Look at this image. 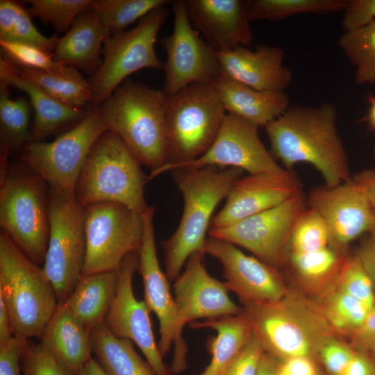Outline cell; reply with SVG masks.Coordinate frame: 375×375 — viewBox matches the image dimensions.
Instances as JSON below:
<instances>
[{
	"mask_svg": "<svg viewBox=\"0 0 375 375\" xmlns=\"http://www.w3.org/2000/svg\"><path fill=\"white\" fill-rule=\"evenodd\" d=\"M106 131L99 106L92 108L81 121L53 141L29 142L19 158L47 183L50 190L75 197L78 180L87 158Z\"/></svg>",
	"mask_w": 375,
	"mask_h": 375,
	"instance_id": "9c48e42d",
	"label": "cell"
},
{
	"mask_svg": "<svg viewBox=\"0 0 375 375\" xmlns=\"http://www.w3.org/2000/svg\"><path fill=\"white\" fill-rule=\"evenodd\" d=\"M373 375H375V360H374V369Z\"/></svg>",
	"mask_w": 375,
	"mask_h": 375,
	"instance_id": "6125c7cd",
	"label": "cell"
},
{
	"mask_svg": "<svg viewBox=\"0 0 375 375\" xmlns=\"http://www.w3.org/2000/svg\"><path fill=\"white\" fill-rule=\"evenodd\" d=\"M319 375H320V374H319Z\"/></svg>",
	"mask_w": 375,
	"mask_h": 375,
	"instance_id": "e7e4bbea",
	"label": "cell"
},
{
	"mask_svg": "<svg viewBox=\"0 0 375 375\" xmlns=\"http://www.w3.org/2000/svg\"><path fill=\"white\" fill-rule=\"evenodd\" d=\"M347 258L344 251L329 246L312 252L288 253L285 262L304 283L320 285L335 282Z\"/></svg>",
	"mask_w": 375,
	"mask_h": 375,
	"instance_id": "d6a6232c",
	"label": "cell"
},
{
	"mask_svg": "<svg viewBox=\"0 0 375 375\" xmlns=\"http://www.w3.org/2000/svg\"><path fill=\"white\" fill-rule=\"evenodd\" d=\"M50 232L43 270L58 303H64L82 276L86 244L84 206L76 197L49 189Z\"/></svg>",
	"mask_w": 375,
	"mask_h": 375,
	"instance_id": "7c38bea8",
	"label": "cell"
},
{
	"mask_svg": "<svg viewBox=\"0 0 375 375\" xmlns=\"http://www.w3.org/2000/svg\"><path fill=\"white\" fill-rule=\"evenodd\" d=\"M85 257L82 276L117 270L142 242V215L119 203L84 206Z\"/></svg>",
	"mask_w": 375,
	"mask_h": 375,
	"instance_id": "8fae6325",
	"label": "cell"
},
{
	"mask_svg": "<svg viewBox=\"0 0 375 375\" xmlns=\"http://www.w3.org/2000/svg\"><path fill=\"white\" fill-rule=\"evenodd\" d=\"M92 331L58 303L39 343L69 375H78L92 358Z\"/></svg>",
	"mask_w": 375,
	"mask_h": 375,
	"instance_id": "d4e9b609",
	"label": "cell"
},
{
	"mask_svg": "<svg viewBox=\"0 0 375 375\" xmlns=\"http://www.w3.org/2000/svg\"><path fill=\"white\" fill-rule=\"evenodd\" d=\"M192 326L210 328L217 333L210 343V362L198 375H224L253 333L243 311L235 315L194 322Z\"/></svg>",
	"mask_w": 375,
	"mask_h": 375,
	"instance_id": "f1b7e54d",
	"label": "cell"
},
{
	"mask_svg": "<svg viewBox=\"0 0 375 375\" xmlns=\"http://www.w3.org/2000/svg\"><path fill=\"white\" fill-rule=\"evenodd\" d=\"M172 33L161 40L167 54L163 92L171 96L194 83L210 85L220 73L215 51L191 25L184 0L172 1Z\"/></svg>",
	"mask_w": 375,
	"mask_h": 375,
	"instance_id": "9a60e30c",
	"label": "cell"
},
{
	"mask_svg": "<svg viewBox=\"0 0 375 375\" xmlns=\"http://www.w3.org/2000/svg\"><path fill=\"white\" fill-rule=\"evenodd\" d=\"M374 20L375 0H348L342 19L344 31L365 26Z\"/></svg>",
	"mask_w": 375,
	"mask_h": 375,
	"instance_id": "bcb514c9",
	"label": "cell"
},
{
	"mask_svg": "<svg viewBox=\"0 0 375 375\" xmlns=\"http://www.w3.org/2000/svg\"><path fill=\"white\" fill-rule=\"evenodd\" d=\"M78 375H108L97 360L92 358Z\"/></svg>",
	"mask_w": 375,
	"mask_h": 375,
	"instance_id": "9f6ffc18",
	"label": "cell"
},
{
	"mask_svg": "<svg viewBox=\"0 0 375 375\" xmlns=\"http://www.w3.org/2000/svg\"><path fill=\"white\" fill-rule=\"evenodd\" d=\"M203 256L201 253L192 254L174 283V297L183 327L198 319H212L243 311L230 298L224 282L208 273Z\"/></svg>",
	"mask_w": 375,
	"mask_h": 375,
	"instance_id": "44dd1931",
	"label": "cell"
},
{
	"mask_svg": "<svg viewBox=\"0 0 375 375\" xmlns=\"http://www.w3.org/2000/svg\"><path fill=\"white\" fill-rule=\"evenodd\" d=\"M374 157H375V146L374 147ZM374 170H375V169H374Z\"/></svg>",
	"mask_w": 375,
	"mask_h": 375,
	"instance_id": "be15d7a7",
	"label": "cell"
},
{
	"mask_svg": "<svg viewBox=\"0 0 375 375\" xmlns=\"http://www.w3.org/2000/svg\"><path fill=\"white\" fill-rule=\"evenodd\" d=\"M93 0H28L31 17H36L44 25L50 24L56 32L66 33L76 18L90 9Z\"/></svg>",
	"mask_w": 375,
	"mask_h": 375,
	"instance_id": "ab89813d",
	"label": "cell"
},
{
	"mask_svg": "<svg viewBox=\"0 0 375 375\" xmlns=\"http://www.w3.org/2000/svg\"><path fill=\"white\" fill-rule=\"evenodd\" d=\"M279 365H280V364H279ZM276 375H287V374H285V373L282 372L279 369V366H278V369Z\"/></svg>",
	"mask_w": 375,
	"mask_h": 375,
	"instance_id": "94428289",
	"label": "cell"
},
{
	"mask_svg": "<svg viewBox=\"0 0 375 375\" xmlns=\"http://www.w3.org/2000/svg\"><path fill=\"white\" fill-rule=\"evenodd\" d=\"M0 84L21 90L29 97L34 110L32 141L43 140L69 125H76L88 112L69 106L55 99L23 77L19 67L2 55L0 58Z\"/></svg>",
	"mask_w": 375,
	"mask_h": 375,
	"instance_id": "cb8c5ba5",
	"label": "cell"
},
{
	"mask_svg": "<svg viewBox=\"0 0 375 375\" xmlns=\"http://www.w3.org/2000/svg\"><path fill=\"white\" fill-rule=\"evenodd\" d=\"M0 298L8 310L13 336L40 339L58 305L42 267L0 232Z\"/></svg>",
	"mask_w": 375,
	"mask_h": 375,
	"instance_id": "5b68a950",
	"label": "cell"
},
{
	"mask_svg": "<svg viewBox=\"0 0 375 375\" xmlns=\"http://www.w3.org/2000/svg\"><path fill=\"white\" fill-rule=\"evenodd\" d=\"M217 55L223 74L255 90L283 92L292 82V73L283 65L284 51L278 47L261 44L251 51L239 46Z\"/></svg>",
	"mask_w": 375,
	"mask_h": 375,
	"instance_id": "603a6c76",
	"label": "cell"
},
{
	"mask_svg": "<svg viewBox=\"0 0 375 375\" xmlns=\"http://www.w3.org/2000/svg\"><path fill=\"white\" fill-rule=\"evenodd\" d=\"M338 44L356 67V83L375 84V20L365 26L344 31Z\"/></svg>",
	"mask_w": 375,
	"mask_h": 375,
	"instance_id": "e575fe53",
	"label": "cell"
},
{
	"mask_svg": "<svg viewBox=\"0 0 375 375\" xmlns=\"http://www.w3.org/2000/svg\"><path fill=\"white\" fill-rule=\"evenodd\" d=\"M28 340L12 336L0 344V375H23L22 353Z\"/></svg>",
	"mask_w": 375,
	"mask_h": 375,
	"instance_id": "7dc6e473",
	"label": "cell"
},
{
	"mask_svg": "<svg viewBox=\"0 0 375 375\" xmlns=\"http://www.w3.org/2000/svg\"><path fill=\"white\" fill-rule=\"evenodd\" d=\"M138 267V251H134L126 256L117 269V291L104 324L115 336L134 342L156 375H171L156 342L149 310L144 301L138 300L133 292V277Z\"/></svg>",
	"mask_w": 375,
	"mask_h": 375,
	"instance_id": "2e32d148",
	"label": "cell"
},
{
	"mask_svg": "<svg viewBox=\"0 0 375 375\" xmlns=\"http://www.w3.org/2000/svg\"><path fill=\"white\" fill-rule=\"evenodd\" d=\"M370 108L367 116V120L369 125L375 129V98H369Z\"/></svg>",
	"mask_w": 375,
	"mask_h": 375,
	"instance_id": "6f0895ef",
	"label": "cell"
},
{
	"mask_svg": "<svg viewBox=\"0 0 375 375\" xmlns=\"http://www.w3.org/2000/svg\"><path fill=\"white\" fill-rule=\"evenodd\" d=\"M192 24L217 52L249 47L254 35L249 0H184Z\"/></svg>",
	"mask_w": 375,
	"mask_h": 375,
	"instance_id": "7402d4cb",
	"label": "cell"
},
{
	"mask_svg": "<svg viewBox=\"0 0 375 375\" xmlns=\"http://www.w3.org/2000/svg\"><path fill=\"white\" fill-rule=\"evenodd\" d=\"M333 285L370 308L375 302L372 282L356 256L347 258Z\"/></svg>",
	"mask_w": 375,
	"mask_h": 375,
	"instance_id": "b9f144b4",
	"label": "cell"
},
{
	"mask_svg": "<svg viewBox=\"0 0 375 375\" xmlns=\"http://www.w3.org/2000/svg\"><path fill=\"white\" fill-rule=\"evenodd\" d=\"M92 352L108 375H156L131 340L113 335L105 324L92 331Z\"/></svg>",
	"mask_w": 375,
	"mask_h": 375,
	"instance_id": "4dcf8cb0",
	"label": "cell"
},
{
	"mask_svg": "<svg viewBox=\"0 0 375 375\" xmlns=\"http://www.w3.org/2000/svg\"><path fill=\"white\" fill-rule=\"evenodd\" d=\"M258 126L233 114L226 113L220 130L208 151L199 158L176 165L199 169L206 166L235 167L250 174L283 171L265 147Z\"/></svg>",
	"mask_w": 375,
	"mask_h": 375,
	"instance_id": "e0dca14e",
	"label": "cell"
},
{
	"mask_svg": "<svg viewBox=\"0 0 375 375\" xmlns=\"http://www.w3.org/2000/svg\"><path fill=\"white\" fill-rule=\"evenodd\" d=\"M320 308L334 331L350 335L361 326L370 310L364 303L337 287L326 295Z\"/></svg>",
	"mask_w": 375,
	"mask_h": 375,
	"instance_id": "74e56055",
	"label": "cell"
},
{
	"mask_svg": "<svg viewBox=\"0 0 375 375\" xmlns=\"http://www.w3.org/2000/svg\"><path fill=\"white\" fill-rule=\"evenodd\" d=\"M301 190L299 180L289 170L240 177L233 184L222 210L210 228H220L271 209Z\"/></svg>",
	"mask_w": 375,
	"mask_h": 375,
	"instance_id": "ffe728a7",
	"label": "cell"
},
{
	"mask_svg": "<svg viewBox=\"0 0 375 375\" xmlns=\"http://www.w3.org/2000/svg\"><path fill=\"white\" fill-rule=\"evenodd\" d=\"M155 208L149 206L142 214L144 233L138 251L139 267L144 287V302L158 321L160 340L158 344L164 358L174 344L171 372H183L187 367L188 348L183 338L177 306L170 290L168 278L160 268L155 242L153 216Z\"/></svg>",
	"mask_w": 375,
	"mask_h": 375,
	"instance_id": "4fadbf2b",
	"label": "cell"
},
{
	"mask_svg": "<svg viewBox=\"0 0 375 375\" xmlns=\"http://www.w3.org/2000/svg\"><path fill=\"white\" fill-rule=\"evenodd\" d=\"M117 270L81 276L64 303L89 329L102 325L115 295Z\"/></svg>",
	"mask_w": 375,
	"mask_h": 375,
	"instance_id": "83f0119b",
	"label": "cell"
},
{
	"mask_svg": "<svg viewBox=\"0 0 375 375\" xmlns=\"http://www.w3.org/2000/svg\"><path fill=\"white\" fill-rule=\"evenodd\" d=\"M168 0H96L93 10L111 34L125 31L153 10L170 3Z\"/></svg>",
	"mask_w": 375,
	"mask_h": 375,
	"instance_id": "8d00e7d4",
	"label": "cell"
},
{
	"mask_svg": "<svg viewBox=\"0 0 375 375\" xmlns=\"http://www.w3.org/2000/svg\"><path fill=\"white\" fill-rule=\"evenodd\" d=\"M367 352H368L375 360V344L371 347Z\"/></svg>",
	"mask_w": 375,
	"mask_h": 375,
	"instance_id": "91938a15",
	"label": "cell"
},
{
	"mask_svg": "<svg viewBox=\"0 0 375 375\" xmlns=\"http://www.w3.org/2000/svg\"><path fill=\"white\" fill-rule=\"evenodd\" d=\"M168 15L166 6L159 7L131 30L112 33L104 41L101 64L88 80L94 103H102L133 73L163 68L155 43Z\"/></svg>",
	"mask_w": 375,
	"mask_h": 375,
	"instance_id": "30bf717a",
	"label": "cell"
},
{
	"mask_svg": "<svg viewBox=\"0 0 375 375\" xmlns=\"http://www.w3.org/2000/svg\"><path fill=\"white\" fill-rule=\"evenodd\" d=\"M305 208L301 190L271 209L226 227L210 228L209 234L248 250L278 269L286 261L294 226Z\"/></svg>",
	"mask_w": 375,
	"mask_h": 375,
	"instance_id": "5bb4252c",
	"label": "cell"
},
{
	"mask_svg": "<svg viewBox=\"0 0 375 375\" xmlns=\"http://www.w3.org/2000/svg\"><path fill=\"white\" fill-rule=\"evenodd\" d=\"M264 352L260 342L253 332L224 375H257Z\"/></svg>",
	"mask_w": 375,
	"mask_h": 375,
	"instance_id": "ee69618b",
	"label": "cell"
},
{
	"mask_svg": "<svg viewBox=\"0 0 375 375\" xmlns=\"http://www.w3.org/2000/svg\"><path fill=\"white\" fill-rule=\"evenodd\" d=\"M27 9L15 1H0V40L23 43L52 53L58 37H46L32 22Z\"/></svg>",
	"mask_w": 375,
	"mask_h": 375,
	"instance_id": "1f68e13d",
	"label": "cell"
},
{
	"mask_svg": "<svg viewBox=\"0 0 375 375\" xmlns=\"http://www.w3.org/2000/svg\"><path fill=\"white\" fill-rule=\"evenodd\" d=\"M19 69L23 77L66 105L82 108L89 103H94L90 84L81 74L66 76L38 69Z\"/></svg>",
	"mask_w": 375,
	"mask_h": 375,
	"instance_id": "836d02e7",
	"label": "cell"
},
{
	"mask_svg": "<svg viewBox=\"0 0 375 375\" xmlns=\"http://www.w3.org/2000/svg\"><path fill=\"white\" fill-rule=\"evenodd\" d=\"M204 252L221 263L225 285L244 306L275 302L288 292L276 268L245 254L231 242L210 237Z\"/></svg>",
	"mask_w": 375,
	"mask_h": 375,
	"instance_id": "ac0fdd59",
	"label": "cell"
},
{
	"mask_svg": "<svg viewBox=\"0 0 375 375\" xmlns=\"http://www.w3.org/2000/svg\"><path fill=\"white\" fill-rule=\"evenodd\" d=\"M253 333L264 351L285 359L319 353L333 329L320 307L296 293L268 303L244 306Z\"/></svg>",
	"mask_w": 375,
	"mask_h": 375,
	"instance_id": "277c9868",
	"label": "cell"
},
{
	"mask_svg": "<svg viewBox=\"0 0 375 375\" xmlns=\"http://www.w3.org/2000/svg\"><path fill=\"white\" fill-rule=\"evenodd\" d=\"M348 0H249L253 20H280L301 13L327 14L344 10Z\"/></svg>",
	"mask_w": 375,
	"mask_h": 375,
	"instance_id": "d590c367",
	"label": "cell"
},
{
	"mask_svg": "<svg viewBox=\"0 0 375 375\" xmlns=\"http://www.w3.org/2000/svg\"><path fill=\"white\" fill-rule=\"evenodd\" d=\"M279 369L287 375H319L311 358L308 357L285 359L279 365Z\"/></svg>",
	"mask_w": 375,
	"mask_h": 375,
	"instance_id": "681fc988",
	"label": "cell"
},
{
	"mask_svg": "<svg viewBox=\"0 0 375 375\" xmlns=\"http://www.w3.org/2000/svg\"><path fill=\"white\" fill-rule=\"evenodd\" d=\"M353 181L361 190L375 210V170H365L356 174Z\"/></svg>",
	"mask_w": 375,
	"mask_h": 375,
	"instance_id": "f5cc1de1",
	"label": "cell"
},
{
	"mask_svg": "<svg viewBox=\"0 0 375 375\" xmlns=\"http://www.w3.org/2000/svg\"><path fill=\"white\" fill-rule=\"evenodd\" d=\"M336 115L335 107L328 102L317 107L290 106L265 126L273 156L287 170L298 162L312 165L328 187L351 181Z\"/></svg>",
	"mask_w": 375,
	"mask_h": 375,
	"instance_id": "6da1fadb",
	"label": "cell"
},
{
	"mask_svg": "<svg viewBox=\"0 0 375 375\" xmlns=\"http://www.w3.org/2000/svg\"><path fill=\"white\" fill-rule=\"evenodd\" d=\"M12 336L9 314L3 299L0 298V344L7 342Z\"/></svg>",
	"mask_w": 375,
	"mask_h": 375,
	"instance_id": "db71d44e",
	"label": "cell"
},
{
	"mask_svg": "<svg viewBox=\"0 0 375 375\" xmlns=\"http://www.w3.org/2000/svg\"><path fill=\"white\" fill-rule=\"evenodd\" d=\"M353 346L359 351L367 352L375 344V302L361 326L351 335Z\"/></svg>",
	"mask_w": 375,
	"mask_h": 375,
	"instance_id": "c3c4849f",
	"label": "cell"
},
{
	"mask_svg": "<svg viewBox=\"0 0 375 375\" xmlns=\"http://www.w3.org/2000/svg\"><path fill=\"white\" fill-rule=\"evenodd\" d=\"M110 35L93 10H85L76 18L69 30L58 38L52 53L53 58L58 63L91 75L101 64V47Z\"/></svg>",
	"mask_w": 375,
	"mask_h": 375,
	"instance_id": "4316f807",
	"label": "cell"
},
{
	"mask_svg": "<svg viewBox=\"0 0 375 375\" xmlns=\"http://www.w3.org/2000/svg\"><path fill=\"white\" fill-rule=\"evenodd\" d=\"M370 278L375 292V240L365 241L356 255Z\"/></svg>",
	"mask_w": 375,
	"mask_h": 375,
	"instance_id": "f907efd6",
	"label": "cell"
},
{
	"mask_svg": "<svg viewBox=\"0 0 375 375\" xmlns=\"http://www.w3.org/2000/svg\"><path fill=\"white\" fill-rule=\"evenodd\" d=\"M210 85L227 113L238 116L257 126H265L281 115L290 100L283 92L260 91L220 73Z\"/></svg>",
	"mask_w": 375,
	"mask_h": 375,
	"instance_id": "484cf974",
	"label": "cell"
},
{
	"mask_svg": "<svg viewBox=\"0 0 375 375\" xmlns=\"http://www.w3.org/2000/svg\"><path fill=\"white\" fill-rule=\"evenodd\" d=\"M369 232L371 234V238L375 240V210H374V217Z\"/></svg>",
	"mask_w": 375,
	"mask_h": 375,
	"instance_id": "680465c9",
	"label": "cell"
},
{
	"mask_svg": "<svg viewBox=\"0 0 375 375\" xmlns=\"http://www.w3.org/2000/svg\"><path fill=\"white\" fill-rule=\"evenodd\" d=\"M167 97L168 162L151 172L149 180L203 155L215 141L227 113L208 84H191Z\"/></svg>",
	"mask_w": 375,
	"mask_h": 375,
	"instance_id": "ba28073f",
	"label": "cell"
},
{
	"mask_svg": "<svg viewBox=\"0 0 375 375\" xmlns=\"http://www.w3.org/2000/svg\"><path fill=\"white\" fill-rule=\"evenodd\" d=\"M331 245L328 228L321 215L313 208H305L294 226L289 253H307Z\"/></svg>",
	"mask_w": 375,
	"mask_h": 375,
	"instance_id": "f35d334b",
	"label": "cell"
},
{
	"mask_svg": "<svg viewBox=\"0 0 375 375\" xmlns=\"http://www.w3.org/2000/svg\"><path fill=\"white\" fill-rule=\"evenodd\" d=\"M278 366L276 357L265 351L259 364L257 375H276Z\"/></svg>",
	"mask_w": 375,
	"mask_h": 375,
	"instance_id": "11a10c76",
	"label": "cell"
},
{
	"mask_svg": "<svg viewBox=\"0 0 375 375\" xmlns=\"http://www.w3.org/2000/svg\"><path fill=\"white\" fill-rule=\"evenodd\" d=\"M23 375H69L40 344L28 341L22 356Z\"/></svg>",
	"mask_w": 375,
	"mask_h": 375,
	"instance_id": "7bdbcfd3",
	"label": "cell"
},
{
	"mask_svg": "<svg viewBox=\"0 0 375 375\" xmlns=\"http://www.w3.org/2000/svg\"><path fill=\"white\" fill-rule=\"evenodd\" d=\"M168 97L141 83L126 81L99 106L107 131L116 133L141 164L155 172L168 162L165 112Z\"/></svg>",
	"mask_w": 375,
	"mask_h": 375,
	"instance_id": "3957f363",
	"label": "cell"
},
{
	"mask_svg": "<svg viewBox=\"0 0 375 375\" xmlns=\"http://www.w3.org/2000/svg\"><path fill=\"white\" fill-rule=\"evenodd\" d=\"M183 194L184 208L178 228L162 242L166 275L176 279L188 258L195 253L205 254L206 234L219 203L226 198L243 170L235 167L206 166L199 169L172 170Z\"/></svg>",
	"mask_w": 375,
	"mask_h": 375,
	"instance_id": "7a4b0ae2",
	"label": "cell"
},
{
	"mask_svg": "<svg viewBox=\"0 0 375 375\" xmlns=\"http://www.w3.org/2000/svg\"><path fill=\"white\" fill-rule=\"evenodd\" d=\"M308 201L326 222L330 246L338 250L344 251L348 244L370 229L374 209L353 180L333 187L313 188Z\"/></svg>",
	"mask_w": 375,
	"mask_h": 375,
	"instance_id": "d6986e66",
	"label": "cell"
},
{
	"mask_svg": "<svg viewBox=\"0 0 375 375\" xmlns=\"http://www.w3.org/2000/svg\"><path fill=\"white\" fill-rule=\"evenodd\" d=\"M355 351L333 338L322 346L319 355L326 369L331 375H344Z\"/></svg>",
	"mask_w": 375,
	"mask_h": 375,
	"instance_id": "f6af8a7d",
	"label": "cell"
},
{
	"mask_svg": "<svg viewBox=\"0 0 375 375\" xmlns=\"http://www.w3.org/2000/svg\"><path fill=\"white\" fill-rule=\"evenodd\" d=\"M1 55L19 68H28L76 76L79 72L72 67L56 62L50 53L39 47L17 42L0 40Z\"/></svg>",
	"mask_w": 375,
	"mask_h": 375,
	"instance_id": "60d3db41",
	"label": "cell"
},
{
	"mask_svg": "<svg viewBox=\"0 0 375 375\" xmlns=\"http://www.w3.org/2000/svg\"><path fill=\"white\" fill-rule=\"evenodd\" d=\"M0 226L35 263L44 264L49 232V188L20 158L0 179Z\"/></svg>",
	"mask_w": 375,
	"mask_h": 375,
	"instance_id": "8992f818",
	"label": "cell"
},
{
	"mask_svg": "<svg viewBox=\"0 0 375 375\" xmlns=\"http://www.w3.org/2000/svg\"><path fill=\"white\" fill-rule=\"evenodd\" d=\"M30 106L24 98L11 99L8 87L0 84V179L10 163L9 158L22 151L32 142Z\"/></svg>",
	"mask_w": 375,
	"mask_h": 375,
	"instance_id": "f546056e",
	"label": "cell"
},
{
	"mask_svg": "<svg viewBox=\"0 0 375 375\" xmlns=\"http://www.w3.org/2000/svg\"><path fill=\"white\" fill-rule=\"evenodd\" d=\"M140 162L114 132L105 131L92 148L76 188L81 204L110 201L142 214L147 205L144 189L149 180Z\"/></svg>",
	"mask_w": 375,
	"mask_h": 375,
	"instance_id": "52a82bcc",
	"label": "cell"
},
{
	"mask_svg": "<svg viewBox=\"0 0 375 375\" xmlns=\"http://www.w3.org/2000/svg\"><path fill=\"white\" fill-rule=\"evenodd\" d=\"M374 360L369 358L365 352L355 351L344 375H373Z\"/></svg>",
	"mask_w": 375,
	"mask_h": 375,
	"instance_id": "816d5d0a",
	"label": "cell"
}]
</instances>
